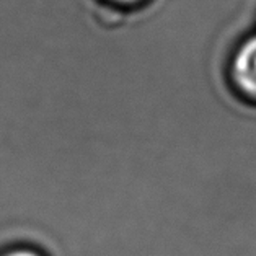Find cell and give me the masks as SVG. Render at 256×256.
Returning a JSON list of instances; mask_svg holds the SVG:
<instances>
[{
  "label": "cell",
  "mask_w": 256,
  "mask_h": 256,
  "mask_svg": "<svg viewBox=\"0 0 256 256\" xmlns=\"http://www.w3.org/2000/svg\"><path fill=\"white\" fill-rule=\"evenodd\" d=\"M234 77L243 90L256 96V38L246 41L236 52Z\"/></svg>",
  "instance_id": "obj_1"
},
{
  "label": "cell",
  "mask_w": 256,
  "mask_h": 256,
  "mask_svg": "<svg viewBox=\"0 0 256 256\" xmlns=\"http://www.w3.org/2000/svg\"><path fill=\"white\" fill-rule=\"evenodd\" d=\"M8 256H36L34 253H30V252H15V253H12Z\"/></svg>",
  "instance_id": "obj_2"
}]
</instances>
